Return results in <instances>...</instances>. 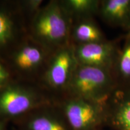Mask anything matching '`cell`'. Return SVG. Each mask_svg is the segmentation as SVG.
<instances>
[{
  "label": "cell",
  "mask_w": 130,
  "mask_h": 130,
  "mask_svg": "<svg viewBox=\"0 0 130 130\" xmlns=\"http://www.w3.org/2000/svg\"><path fill=\"white\" fill-rule=\"evenodd\" d=\"M72 19L60 1H51L32 16L30 36L51 53L71 44Z\"/></svg>",
  "instance_id": "cell-1"
},
{
  "label": "cell",
  "mask_w": 130,
  "mask_h": 130,
  "mask_svg": "<svg viewBox=\"0 0 130 130\" xmlns=\"http://www.w3.org/2000/svg\"><path fill=\"white\" fill-rule=\"evenodd\" d=\"M116 87L112 71L78 64L66 90L70 97L106 105Z\"/></svg>",
  "instance_id": "cell-2"
},
{
  "label": "cell",
  "mask_w": 130,
  "mask_h": 130,
  "mask_svg": "<svg viewBox=\"0 0 130 130\" xmlns=\"http://www.w3.org/2000/svg\"><path fill=\"white\" fill-rule=\"evenodd\" d=\"M106 106L69 96L62 103L61 111L71 130H96L106 119Z\"/></svg>",
  "instance_id": "cell-3"
},
{
  "label": "cell",
  "mask_w": 130,
  "mask_h": 130,
  "mask_svg": "<svg viewBox=\"0 0 130 130\" xmlns=\"http://www.w3.org/2000/svg\"><path fill=\"white\" fill-rule=\"evenodd\" d=\"M7 84L0 90L1 116L16 118L45 105V100L42 95L32 88L18 84Z\"/></svg>",
  "instance_id": "cell-4"
},
{
  "label": "cell",
  "mask_w": 130,
  "mask_h": 130,
  "mask_svg": "<svg viewBox=\"0 0 130 130\" xmlns=\"http://www.w3.org/2000/svg\"><path fill=\"white\" fill-rule=\"evenodd\" d=\"M78 64L72 44L58 49L47 61L43 74L45 83L55 90H66Z\"/></svg>",
  "instance_id": "cell-5"
},
{
  "label": "cell",
  "mask_w": 130,
  "mask_h": 130,
  "mask_svg": "<svg viewBox=\"0 0 130 130\" xmlns=\"http://www.w3.org/2000/svg\"><path fill=\"white\" fill-rule=\"evenodd\" d=\"M75 55L79 64L112 71L118 51L113 43L107 41L74 45Z\"/></svg>",
  "instance_id": "cell-6"
},
{
  "label": "cell",
  "mask_w": 130,
  "mask_h": 130,
  "mask_svg": "<svg viewBox=\"0 0 130 130\" xmlns=\"http://www.w3.org/2000/svg\"><path fill=\"white\" fill-rule=\"evenodd\" d=\"M12 56V62L18 72L30 74L46 64L51 53L32 37L17 45Z\"/></svg>",
  "instance_id": "cell-7"
},
{
  "label": "cell",
  "mask_w": 130,
  "mask_h": 130,
  "mask_svg": "<svg viewBox=\"0 0 130 130\" xmlns=\"http://www.w3.org/2000/svg\"><path fill=\"white\" fill-rule=\"evenodd\" d=\"M108 102L111 107L106 119L115 129L130 130V88L116 87Z\"/></svg>",
  "instance_id": "cell-8"
},
{
  "label": "cell",
  "mask_w": 130,
  "mask_h": 130,
  "mask_svg": "<svg viewBox=\"0 0 130 130\" xmlns=\"http://www.w3.org/2000/svg\"><path fill=\"white\" fill-rule=\"evenodd\" d=\"M40 109L41 107L34 110L29 116L26 130H71L61 111Z\"/></svg>",
  "instance_id": "cell-9"
},
{
  "label": "cell",
  "mask_w": 130,
  "mask_h": 130,
  "mask_svg": "<svg viewBox=\"0 0 130 130\" xmlns=\"http://www.w3.org/2000/svg\"><path fill=\"white\" fill-rule=\"evenodd\" d=\"M99 13L108 23L126 27L130 16V0L101 1Z\"/></svg>",
  "instance_id": "cell-10"
},
{
  "label": "cell",
  "mask_w": 130,
  "mask_h": 130,
  "mask_svg": "<svg viewBox=\"0 0 130 130\" xmlns=\"http://www.w3.org/2000/svg\"><path fill=\"white\" fill-rule=\"evenodd\" d=\"M105 41L101 31L90 18L78 19L72 22L71 43L77 45Z\"/></svg>",
  "instance_id": "cell-11"
},
{
  "label": "cell",
  "mask_w": 130,
  "mask_h": 130,
  "mask_svg": "<svg viewBox=\"0 0 130 130\" xmlns=\"http://www.w3.org/2000/svg\"><path fill=\"white\" fill-rule=\"evenodd\" d=\"M63 7L74 20L90 18L99 12L100 1L97 0H63L60 1Z\"/></svg>",
  "instance_id": "cell-12"
},
{
  "label": "cell",
  "mask_w": 130,
  "mask_h": 130,
  "mask_svg": "<svg viewBox=\"0 0 130 130\" xmlns=\"http://www.w3.org/2000/svg\"><path fill=\"white\" fill-rule=\"evenodd\" d=\"M19 25L7 13L0 10V46H6L18 37Z\"/></svg>",
  "instance_id": "cell-13"
},
{
  "label": "cell",
  "mask_w": 130,
  "mask_h": 130,
  "mask_svg": "<svg viewBox=\"0 0 130 130\" xmlns=\"http://www.w3.org/2000/svg\"><path fill=\"white\" fill-rule=\"evenodd\" d=\"M123 81H130V35H128L121 51L118 57L113 70Z\"/></svg>",
  "instance_id": "cell-14"
},
{
  "label": "cell",
  "mask_w": 130,
  "mask_h": 130,
  "mask_svg": "<svg viewBox=\"0 0 130 130\" xmlns=\"http://www.w3.org/2000/svg\"><path fill=\"white\" fill-rule=\"evenodd\" d=\"M43 1L42 0H28L21 1L19 7L25 12L32 14V16L36 13L42 7Z\"/></svg>",
  "instance_id": "cell-15"
},
{
  "label": "cell",
  "mask_w": 130,
  "mask_h": 130,
  "mask_svg": "<svg viewBox=\"0 0 130 130\" xmlns=\"http://www.w3.org/2000/svg\"><path fill=\"white\" fill-rule=\"evenodd\" d=\"M10 78V73L7 68L0 61V89L6 86Z\"/></svg>",
  "instance_id": "cell-16"
},
{
  "label": "cell",
  "mask_w": 130,
  "mask_h": 130,
  "mask_svg": "<svg viewBox=\"0 0 130 130\" xmlns=\"http://www.w3.org/2000/svg\"><path fill=\"white\" fill-rule=\"evenodd\" d=\"M126 28L127 29V31L128 32V35H130V16H129V19L128 20V22L127 23V25L126 26Z\"/></svg>",
  "instance_id": "cell-17"
},
{
  "label": "cell",
  "mask_w": 130,
  "mask_h": 130,
  "mask_svg": "<svg viewBox=\"0 0 130 130\" xmlns=\"http://www.w3.org/2000/svg\"><path fill=\"white\" fill-rule=\"evenodd\" d=\"M3 129H4V128H3V123L0 121V130H3Z\"/></svg>",
  "instance_id": "cell-18"
}]
</instances>
